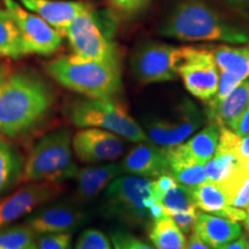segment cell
Segmentation results:
<instances>
[{
	"mask_svg": "<svg viewBox=\"0 0 249 249\" xmlns=\"http://www.w3.org/2000/svg\"><path fill=\"white\" fill-rule=\"evenodd\" d=\"M160 36L181 42H219L241 45L248 30L234 22L209 0H174L158 24Z\"/></svg>",
	"mask_w": 249,
	"mask_h": 249,
	"instance_id": "cell-1",
	"label": "cell"
},
{
	"mask_svg": "<svg viewBox=\"0 0 249 249\" xmlns=\"http://www.w3.org/2000/svg\"><path fill=\"white\" fill-rule=\"evenodd\" d=\"M52 89L42 77L20 71L0 81V134L17 136L44 119L53 104Z\"/></svg>",
	"mask_w": 249,
	"mask_h": 249,
	"instance_id": "cell-2",
	"label": "cell"
},
{
	"mask_svg": "<svg viewBox=\"0 0 249 249\" xmlns=\"http://www.w3.org/2000/svg\"><path fill=\"white\" fill-rule=\"evenodd\" d=\"M45 70L62 87L87 98H114L123 88L118 57L83 61L67 55L49 61Z\"/></svg>",
	"mask_w": 249,
	"mask_h": 249,
	"instance_id": "cell-3",
	"label": "cell"
},
{
	"mask_svg": "<svg viewBox=\"0 0 249 249\" xmlns=\"http://www.w3.org/2000/svg\"><path fill=\"white\" fill-rule=\"evenodd\" d=\"M77 166L71 154V132L67 127L46 134L31 149L18 183L62 182L74 179Z\"/></svg>",
	"mask_w": 249,
	"mask_h": 249,
	"instance_id": "cell-4",
	"label": "cell"
},
{
	"mask_svg": "<svg viewBox=\"0 0 249 249\" xmlns=\"http://www.w3.org/2000/svg\"><path fill=\"white\" fill-rule=\"evenodd\" d=\"M71 123L80 128H101L132 142L148 141V136L128 111L114 98H85L68 108Z\"/></svg>",
	"mask_w": 249,
	"mask_h": 249,
	"instance_id": "cell-5",
	"label": "cell"
},
{
	"mask_svg": "<svg viewBox=\"0 0 249 249\" xmlns=\"http://www.w3.org/2000/svg\"><path fill=\"white\" fill-rule=\"evenodd\" d=\"M152 183L139 176H119L107 187L103 213L130 225H144L151 218L145 200L151 196Z\"/></svg>",
	"mask_w": 249,
	"mask_h": 249,
	"instance_id": "cell-6",
	"label": "cell"
},
{
	"mask_svg": "<svg viewBox=\"0 0 249 249\" xmlns=\"http://www.w3.org/2000/svg\"><path fill=\"white\" fill-rule=\"evenodd\" d=\"M181 58L182 48L149 40L134 50L130 68L135 79L142 85L167 82L178 76Z\"/></svg>",
	"mask_w": 249,
	"mask_h": 249,
	"instance_id": "cell-7",
	"label": "cell"
},
{
	"mask_svg": "<svg viewBox=\"0 0 249 249\" xmlns=\"http://www.w3.org/2000/svg\"><path fill=\"white\" fill-rule=\"evenodd\" d=\"M178 75L191 95L202 102H209L216 95L219 71L213 50L195 46H182V58Z\"/></svg>",
	"mask_w": 249,
	"mask_h": 249,
	"instance_id": "cell-8",
	"label": "cell"
},
{
	"mask_svg": "<svg viewBox=\"0 0 249 249\" xmlns=\"http://www.w3.org/2000/svg\"><path fill=\"white\" fill-rule=\"evenodd\" d=\"M202 112L194 103H180L172 116L150 118L144 123L148 140L163 148H170L182 143L196 132L205 121Z\"/></svg>",
	"mask_w": 249,
	"mask_h": 249,
	"instance_id": "cell-9",
	"label": "cell"
},
{
	"mask_svg": "<svg viewBox=\"0 0 249 249\" xmlns=\"http://www.w3.org/2000/svg\"><path fill=\"white\" fill-rule=\"evenodd\" d=\"M73 51L71 57L83 61H102L118 57L116 46L99 28L93 8L80 14L65 31Z\"/></svg>",
	"mask_w": 249,
	"mask_h": 249,
	"instance_id": "cell-10",
	"label": "cell"
},
{
	"mask_svg": "<svg viewBox=\"0 0 249 249\" xmlns=\"http://www.w3.org/2000/svg\"><path fill=\"white\" fill-rule=\"evenodd\" d=\"M4 5L13 17L20 31L24 55H50L58 51L64 37L59 31L38 15L21 6L17 0H4Z\"/></svg>",
	"mask_w": 249,
	"mask_h": 249,
	"instance_id": "cell-11",
	"label": "cell"
},
{
	"mask_svg": "<svg viewBox=\"0 0 249 249\" xmlns=\"http://www.w3.org/2000/svg\"><path fill=\"white\" fill-rule=\"evenodd\" d=\"M64 189L61 182H29L0 201V231L53 200Z\"/></svg>",
	"mask_w": 249,
	"mask_h": 249,
	"instance_id": "cell-12",
	"label": "cell"
},
{
	"mask_svg": "<svg viewBox=\"0 0 249 249\" xmlns=\"http://www.w3.org/2000/svg\"><path fill=\"white\" fill-rule=\"evenodd\" d=\"M76 157L87 164L116 160L124 152V143L119 135L101 128H83L71 139Z\"/></svg>",
	"mask_w": 249,
	"mask_h": 249,
	"instance_id": "cell-13",
	"label": "cell"
},
{
	"mask_svg": "<svg viewBox=\"0 0 249 249\" xmlns=\"http://www.w3.org/2000/svg\"><path fill=\"white\" fill-rule=\"evenodd\" d=\"M219 140V126L214 123H209L203 129L195 134L186 143L166 148L169 166L186 164L204 165L213 157Z\"/></svg>",
	"mask_w": 249,
	"mask_h": 249,
	"instance_id": "cell-14",
	"label": "cell"
},
{
	"mask_svg": "<svg viewBox=\"0 0 249 249\" xmlns=\"http://www.w3.org/2000/svg\"><path fill=\"white\" fill-rule=\"evenodd\" d=\"M87 214L79 207L57 203L43 208L28 218L27 225L37 234L71 233L85 223Z\"/></svg>",
	"mask_w": 249,
	"mask_h": 249,
	"instance_id": "cell-15",
	"label": "cell"
},
{
	"mask_svg": "<svg viewBox=\"0 0 249 249\" xmlns=\"http://www.w3.org/2000/svg\"><path fill=\"white\" fill-rule=\"evenodd\" d=\"M120 167L123 173L143 178H157L161 174L170 173L167 150L152 142H140L124 156Z\"/></svg>",
	"mask_w": 249,
	"mask_h": 249,
	"instance_id": "cell-16",
	"label": "cell"
},
{
	"mask_svg": "<svg viewBox=\"0 0 249 249\" xmlns=\"http://www.w3.org/2000/svg\"><path fill=\"white\" fill-rule=\"evenodd\" d=\"M18 4L38 15L64 37L68 26L80 14L92 9L88 2L67 0H18Z\"/></svg>",
	"mask_w": 249,
	"mask_h": 249,
	"instance_id": "cell-17",
	"label": "cell"
},
{
	"mask_svg": "<svg viewBox=\"0 0 249 249\" xmlns=\"http://www.w3.org/2000/svg\"><path fill=\"white\" fill-rule=\"evenodd\" d=\"M192 231L210 248L220 249L238 239L242 234V227L235 220L197 211Z\"/></svg>",
	"mask_w": 249,
	"mask_h": 249,
	"instance_id": "cell-18",
	"label": "cell"
},
{
	"mask_svg": "<svg viewBox=\"0 0 249 249\" xmlns=\"http://www.w3.org/2000/svg\"><path fill=\"white\" fill-rule=\"evenodd\" d=\"M249 105V79L242 81L222 101L208 102L205 116L210 123L232 129Z\"/></svg>",
	"mask_w": 249,
	"mask_h": 249,
	"instance_id": "cell-19",
	"label": "cell"
},
{
	"mask_svg": "<svg viewBox=\"0 0 249 249\" xmlns=\"http://www.w3.org/2000/svg\"><path fill=\"white\" fill-rule=\"evenodd\" d=\"M192 198L195 207L203 213L225 217L235 222H244L246 211L231 207L227 203L225 195L217 183L204 181L191 189Z\"/></svg>",
	"mask_w": 249,
	"mask_h": 249,
	"instance_id": "cell-20",
	"label": "cell"
},
{
	"mask_svg": "<svg viewBox=\"0 0 249 249\" xmlns=\"http://www.w3.org/2000/svg\"><path fill=\"white\" fill-rule=\"evenodd\" d=\"M123 173L120 164H105L77 169L76 194L82 201H90L101 194L117 177Z\"/></svg>",
	"mask_w": 249,
	"mask_h": 249,
	"instance_id": "cell-21",
	"label": "cell"
},
{
	"mask_svg": "<svg viewBox=\"0 0 249 249\" xmlns=\"http://www.w3.org/2000/svg\"><path fill=\"white\" fill-rule=\"evenodd\" d=\"M211 50L219 73L227 74L240 83L249 79V42L241 46L218 45Z\"/></svg>",
	"mask_w": 249,
	"mask_h": 249,
	"instance_id": "cell-22",
	"label": "cell"
},
{
	"mask_svg": "<svg viewBox=\"0 0 249 249\" xmlns=\"http://www.w3.org/2000/svg\"><path fill=\"white\" fill-rule=\"evenodd\" d=\"M149 238L156 249H187L185 234L170 216L151 222Z\"/></svg>",
	"mask_w": 249,
	"mask_h": 249,
	"instance_id": "cell-23",
	"label": "cell"
},
{
	"mask_svg": "<svg viewBox=\"0 0 249 249\" xmlns=\"http://www.w3.org/2000/svg\"><path fill=\"white\" fill-rule=\"evenodd\" d=\"M225 195L227 203L241 210L249 208V174L240 166L229 178L217 183Z\"/></svg>",
	"mask_w": 249,
	"mask_h": 249,
	"instance_id": "cell-24",
	"label": "cell"
},
{
	"mask_svg": "<svg viewBox=\"0 0 249 249\" xmlns=\"http://www.w3.org/2000/svg\"><path fill=\"white\" fill-rule=\"evenodd\" d=\"M24 52L18 28L7 9H0V57L18 59Z\"/></svg>",
	"mask_w": 249,
	"mask_h": 249,
	"instance_id": "cell-25",
	"label": "cell"
},
{
	"mask_svg": "<svg viewBox=\"0 0 249 249\" xmlns=\"http://www.w3.org/2000/svg\"><path fill=\"white\" fill-rule=\"evenodd\" d=\"M22 166V157L17 149L0 139V194L18 182Z\"/></svg>",
	"mask_w": 249,
	"mask_h": 249,
	"instance_id": "cell-26",
	"label": "cell"
},
{
	"mask_svg": "<svg viewBox=\"0 0 249 249\" xmlns=\"http://www.w3.org/2000/svg\"><path fill=\"white\" fill-rule=\"evenodd\" d=\"M208 181L220 183L240 166L238 160L229 152H214V157L204 164Z\"/></svg>",
	"mask_w": 249,
	"mask_h": 249,
	"instance_id": "cell-27",
	"label": "cell"
},
{
	"mask_svg": "<svg viewBox=\"0 0 249 249\" xmlns=\"http://www.w3.org/2000/svg\"><path fill=\"white\" fill-rule=\"evenodd\" d=\"M160 204L164 207L167 216L196 208L193 202L191 189L180 183H177L161 196Z\"/></svg>",
	"mask_w": 249,
	"mask_h": 249,
	"instance_id": "cell-28",
	"label": "cell"
},
{
	"mask_svg": "<svg viewBox=\"0 0 249 249\" xmlns=\"http://www.w3.org/2000/svg\"><path fill=\"white\" fill-rule=\"evenodd\" d=\"M34 234L28 225L6 227L0 231V249H26L34 245Z\"/></svg>",
	"mask_w": 249,
	"mask_h": 249,
	"instance_id": "cell-29",
	"label": "cell"
},
{
	"mask_svg": "<svg viewBox=\"0 0 249 249\" xmlns=\"http://www.w3.org/2000/svg\"><path fill=\"white\" fill-rule=\"evenodd\" d=\"M170 173L174 177L177 182L189 189L195 188L196 186L208 180L204 165L201 164L179 165L170 169Z\"/></svg>",
	"mask_w": 249,
	"mask_h": 249,
	"instance_id": "cell-30",
	"label": "cell"
},
{
	"mask_svg": "<svg viewBox=\"0 0 249 249\" xmlns=\"http://www.w3.org/2000/svg\"><path fill=\"white\" fill-rule=\"evenodd\" d=\"M76 249H112V247L104 233L96 229H88L80 235Z\"/></svg>",
	"mask_w": 249,
	"mask_h": 249,
	"instance_id": "cell-31",
	"label": "cell"
},
{
	"mask_svg": "<svg viewBox=\"0 0 249 249\" xmlns=\"http://www.w3.org/2000/svg\"><path fill=\"white\" fill-rule=\"evenodd\" d=\"M71 233H48L40 234L37 249H71Z\"/></svg>",
	"mask_w": 249,
	"mask_h": 249,
	"instance_id": "cell-32",
	"label": "cell"
},
{
	"mask_svg": "<svg viewBox=\"0 0 249 249\" xmlns=\"http://www.w3.org/2000/svg\"><path fill=\"white\" fill-rule=\"evenodd\" d=\"M152 0H107L112 8L124 17H135L145 11Z\"/></svg>",
	"mask_w": 249,
	"mask_h": 249,
	"instance_id": "cell-33",
	"label": "cell"
},
{
	"mask_svg": "<svg viewBox=\"0 0 249 249\" xmlns=\"http://www.w3.org/2000/svg\"><path fill=\"white\" fill-rule=\"evenodd\" d=\"M111 239L114 249H155L134 235L124 231H114L112 233Z\"/></svg>",
	"mask_w": 249,
	"mask_h": 249,
	"instance_id": "cell-34",
	"label": "cell"
},
{
	"mask_svg": "<svg viewBox=\"0 0 249 249\" xmlns=\"http://www.w3.org/2000/svg\"><path fill=\"white\" fill-rule=\"evenodd\" d=\"M152 188H151V196L152 198L157 202V203H160V198L165 193L169 191L170 188H172L173 186H176L177 180L174 179V177L171 173H165L161 174V176L157 177L154 181H151Z\"/></svg>",
	"mask_w": 249,
	"mask_h": 249,
	"instance_id": "cell-35",
	"label": "cell"
},
{
	"mask_svg": "<svg viewBox=\"0 0 249 249\" xmlns=\"http://www.w3.org/2000/svg\"><path fill=\"white\" fill-rule=\"evenodd\" d=\"M196 216H197V208H192V209L182 211V213L171 214L170 217L172 218L173 222L177 224V226L181 230L183 234H188V233L192 231Z\"/></svg>",
	"mask_w": 249,
	"mask_h": 249,
	"instance_id": "cell-36",
	"label": "cell"
},
{
	"mask_svg": "<svg viewBox=\"0 0 249 249\" xmlns=\"http://www.w3.org/2000/svg\"><path fill=\"white\" fill-rule=\"evenodd\" d=\"M227 7L249 21V0H222Z\"/></svg>",
	"mask_w": 249,
	"mask_h": 249,
	"instance_id": "cell-37",
	"label": "cell"
},
{
	"mask_svg": "<svg viewBox=\"0 0 249 249\" xmlns=\"http://www.w3.org/2000/svg\"><path fill=\"white\" fill-rule=\"evenodd\" d=\"M232 130L240 136L249 134V105L244 113L241 114V117L239 118L238 121H236L234 126H233Z\"/></svg>",
	"mask_w": 249,
	"mask_h": 249,
	"instance_id": "cell-38",
	"label": "cell"
},
{
	"mask_svg": "<svg viewBox=\"0 0 249 249\" xmlns=\"http://www.w3.org/2000/svg\"><path fill=\"white\" fill-rule=\"evenodd\" d=\"M220 249H249V239L247 235L241 234L234 241L230 242L225 246H223Z\"/></svg>",
	"mask_w": 249,
	"mask_h": 249,
	"instance_id": "cell-39",
	"label": "cell"
},
{
	"mask_svg": "<svg viewBox=\"0 0 249 249\" xmlns=\"http://www.w3.org/2000/svg\"><path fill=\"white\" fill-rule=\"evenodd\" d=\"M187 249H213V248H210L209 246L205 245L200 238H197V236L193 233L191 238H189L188 244H187Z\"/></svg>",
	"mask_w": 249,
	"mask_h": 249,
	"instance_id": "cell-40",
	"label": "cell"
},
{
	"mask_svg": "<svg viewBox=\"0 0 249 249\" xmlns=\"http://www.w3.org/2000/svg\"><path fill=\"white\" fill-rule=\"evenodd\" d=\"M9 74H8V70H7V67L5 66V65H2V64H0V81L1 80H4L6 76H8Z\"/></svg>",
	"mask_w": 249,
	"mask_h": 249,
	"instance_id": "cell-41",
	"label": "cell"
},
{
	"mask_svg": "<svg viewBox=\"0 0 249 249\" xmlns=\"http://www.w3.org/2000/svg\"><path fill=\"white\" fill-rule=\"evenodd\" d=\"M246 218H245V227H246V230H247V232L249 233V208L247 210H246Z\"/></svg>",
	"mask_w": 249,
	"mask_h": 249,
	"instance_id": "cell-42",
	"label": "cell"
},
{
	"mask_svg": "<svg viewBox=\"0 0 249 249\" xmlns=\"http://www.w3.org/2000/svg\"><path fill=\"white\" fill-rule=\"evenodd\" d=\"M241 166H242V167H244V170L246 171V172H247V173L249 174V158H248V160H246V161H245V163H244V164H241Z\"/></svg>",
	"mask_w": 249,
	"mask_h": 249,
	"instance_id": "cell-43",
	"label": "cell"
}]
</instances>
